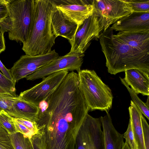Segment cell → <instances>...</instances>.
Segmentation results:
<instances>
[{
    "label": "cell",
    "mask_w": 149,
    "mask_h": 149,
    "mask_svg": "<svg viewBox=\"0 0 149 149\" xmlns=\"http://www.w3.org/2000/svg\"><path fill=\"white\" fill-rule=\"evenodd\" d=\"M10 0H0V3H5L7 4L10 1Z\"/></svg>",
    "instance_id": "37"
},
{
    "label": "cell",
    "mask_w": 149,
    "mask_h": 149,
    "mask_svg": "<svg viewBox=\"0 0 149 149\" xmlns=\"http://www.w3.org/2000/svg\"><path fill=\"white\" fill-rule=\"evenodd\" d=\"M0 70L2 74L7 78L13 81V79L10 69H7L0 60Z\"/></svg>",
    "instance_id": "33"
},
{
    "label": "cell",
    "mask_w": 149,
    "mask_h": 149,
    "mask_svg": "<svg viewBox=\"0 0 149 149\" xmlns=\"http://www.w3.org/2000/svg\"><path fill=\"white\" fill-rule=\"evenodd\" d=\"M0 149H14L9 134L0 126Z\"/></svg>",
    "instance_id": "26"
},
{
    "label": "cell",
    "mask_w": 149,
    "mask_h": 149,
    "mask_svg": "<svg viewBox=\"0 0 149 149\" xmlns=\"http://www.w3.org/2000/svg\"><path fill=\"white\" fill-rule=\"evenodd\" d=\"M110 26L103 30L99 39L109 73L116 75L137 68L149 73V53L132 47L114 36Z\"/></svg>",
    "instance_id": "1"
},
{
    "label": "cell",
    "mask_w": 149,
    "mask_h": 149,
    "mask_svg": "<svg viewBox=\"0 0 149 149\" xmlns=\"http://www.w3.org/2000/svg\"><path fill=\"white\" fill-rule=\"evenodd\" d=\"M59 56L55 49L46 54L32 56L23 55L10 69L15 83L25 78Z\"/></svg>",
    "instance_id": "7"
},
{
    "label": "cell",
    "mask_w": 149,
    "mask_h": 149,
    "mask_svg": "<svg viewBox=\"0 0 149 149\" xmlns=\"http://www.w3.org/2000/svg\"><path fill=\"white\" fill-rule=\"evenodd\" d=\"M16 118H24L36 122L39 112L38 106L26 102L17 96L13 104Z\"/></svg>",
    "instance_id": "18"
},
{
    "label": "cell",
    "mask_w": 149,
    "mask_h": 149,
    "mask_svg": "<svg viewBox=\"0 0 149 149\" xmlns=\"http://www.w3.org/2000/svg\"><path fill=\"white\" fill-rule=\"evenodd\" d=\"M8 15L7 4L0 3V22Z\"/></svg>",
    "instance_id": "32"
},
{
    "label": "cell",
    "mask_w": 149,
    "mask_h": 149,
    "mask_svg": "<svg viewBox=\"0 0 149 149\" xmlns=\"http://www.w3.org/2000/svg\"><path fill=\"white\" fill-rule=\"evenodd\" d=\"M56 8L70 21L81 24L93 13V0H51Z\"/></svg>",
    "instance_id": "10"
},
{
    "label": "cell",
    "mask_w": 149,
    "mask_h": 149,
    "mask_svg": "<svg viewBox=\"0 0 149 149\" xmlns=\"http://www.w3.org/2000/svg\"><path fill=\"white\" fill-rule=\"evenodd\" d=\"M9 135L14 149H33L30 139L22 134L16 132Z\"/></svg>",
    "instance_id": "19"
},
{
    "label": "cell",
    "mask_w": 149,
    "mask_h": 149,
    "mask_svg": "<svg viewBox=\"0 0 149 149\" xmlns=\"http://www.w3.org/2000/svg\"><path fill=\"white\" fill-rule=\"evenodd\" d=\"M34 0H10L7 4L12 23L9 39L24 43L29 37L33 22Z\"/></svg>",
    "instance_id": "4"
},
{
    "label": "cell",
    "mask_w": 149,
    "mask_h": 149,
    "mask_svg": "<svg viewBox=\"0 0 149 149\" xmlns=\"http://www.w3.org/2000/svg\"><path fill=\"white\" fill-rule=\"evenodd\" d=\"M14 120L22 124L26 127L35 134L38 132V130L36 122L31 121L21 118H15L13 117Z\"/></svg>",
    "instance_id": "28"
},
{
    "label": "cell",
    "mask_w": 149,
    "mask_h": 149,
    "mask_svg": "<svg viewBox=\"0 0 149 149\" xmlns=\"http://www.w3.org/2000/svg\"><path fill=\"white\" fill-rule=\"evenodd\" d=\"M5 48L3 34L0 28V54L5 50Z\"/></svg>",
    "instance_id": "34"
},
{
    "label": "cell",
    "mask_w": 149,
    "mask_h": 149,
    "mask_svg": "<svg viewBox=\"0 0 149 149\" xmlns=\"http://www.w3.org/2000/svg\"><path fill=\"white\" fill-rule=\"evenodd\" d=\"M133 12H149V0H124Z\"/></svg>",
    "instance_id": "23"
},
{
    "label": "cell",
    "mask_w": 149,
    "mask_h": 149,
    "mask_svg": "<svg viewBox=\"0 0 149 149\" xmlns=\"http://www.w3.org/2000/svg\"><path fill=\"white\" fill-rule=\"evenodd\" d=\"M109 27L105 18L94 9L92 14L78 26L72 40L69 41L71 48L70 52L84 54L91 41L98 40L100 32Z\"/></svg>",
    "instance_id": "5"
},
{
    "label": "cell",
    "mask_w": 149,
    "mask_h": 149,
    "mask_svg": "<svg viewBox=\"0 0 149 149\" xmlns=\"http://www.w3.org/2000/svg\"><path fill=\"white\" fill-rule=\"evenodd\" d=\"M0 29L2 33L10 31L12 27L11 20L9 17H7L0 22Z\"/></svg>",
    "instance_id": "31"
},
{
    "label": "cell",
    "mask_w": 149,
    "mask_h": 149,
    "mask_svg": "<svg viewBox=\"0 0 149 149\" xmlns=\"http://www.w3.org/2000/svg\"><path fill=\"white\" fill-rule=\"evenodd\" d=\"M13 118V117H12ZM16 132L20 133L26 137L31 139L32 136L35 134L27 129L26 127L20 123H18L13 118Z\"/></svg>",
    "instance_id": "30"
},
{
    "label": "cell",
    "mask_w": 149,
    "mask_h": 149,
    "mask_svg": "<svg viewBox=\"0 0 149 149\" xmlns=\"http://www.w3.org/2000/svg\"><path fill=\"white\" fill-rule=\"evenodd\" d=\"M15 84L13 81L10 80L0 72V87L12 96L16 97V90Z\"/></svg>",
    "instance_id": "24"
},
{
    "label": "cell",
    "mask_w": 149,
    "mask_h": 149,
    "mask_svg": "<svg viewBox=\"0 0 149 149\" xmlns=\"http://www.w3.org/2000/svg\"><path fill=\"white\" fill-rule=\"evenodd\" d=\"M125 72L124 79L128 85L137 94L149 96V73L137 68L127 69Z\"/></svg>",
    "instance_id": "15"
},
{
    "label": "cell",
    "mask_w": 149,
    "mask_h": 149,
    "mask_svg": "<svg viewBox=\"0 0 149 149\" xmlns=\"http://www.w3.org/2000/svg\"><path fill=\"white\" fill-rule=\"evenodd\" d=\"M0 126L6 130L9 134L16 133L12 117L3 110L0 111Z\"/></svg>",
    "instance_id": "21"
},
{
    "label": "cell",
    "mask_w": 149,
    "mask_h": 149,
    "mask_svg": "<svg viewBox=\"0 0 149 149\" xmlns=\"http://www.w3.org/2000/svg\"><path fill=\"white\" fill-rule=\"evenodd\" d=\"M141 122L145 148L149 149V126L142 115L141 116Z\"/></svg>",
    "instance_id": "29"
},
{
    "label": "cell",
    "mask_w": 149,
    "mask_h": 149,
    "mask_svg": "<svg viewBox=\"0 0 149 149\" xmlns=\"http://www.w3.org/2000/svg\"><path fill=\"white\" fill-rule=\"evenodd\" d=\"M122 149H131L129 145L126 142H124Z\"/></svg>",
    "instance_id": "36"
},
{
    "label": "cell",
    "mask_w": 149,
    "mask_h": 149,
    "mask_svg": "<svg viewBox=\"0 0 149 149\" xmlns=\"http://www.w3.org/2000/svg\"><path fill=\"white\" fill-rule=\"evenodd\" d=\"M68 73V71L62 70L44 77L40 83L21 92L18 97L38 106L61 84Z\"/></svg>",
    "instance_id": "8"
},
{
    "label": "cell",
    "mask_w": 149,
    "mask_h": 149,
    "mask_svg": "<svg viewBox=\"0 0 149 149\" xmlns=\"http://www.w3.org/2000/svg\"><path fill=\"white\" fill-rule=\"evenodd\" d=\"M50 1L52 6L51 19L53 34L56 38L61 36L69 41L72 40L77 30V24L68 19Z\"/></svg>",
    "instance_id": "13"
},
{
    "label": "cell",
    "mask_w": 149,
    "mask_h": 149,
    "mask_svg": "<svg viewBox=\"0 0 149 149\" xmlns=\"http://www.w3.org/2000/svg\"><path fill=\"white\" fill-rule=\"evenodd\" d=\"M128 109L130 118L131 120L133 133L138 149H145L141 122L142 114L132 100L131 101L130 105Z\"/></svg>",
    "instance_id": "17"
},
{
    "label": "cell",
    "mask_w": 149,
    "mask_h": 149,
    "mask_svg": "<svg viewBox=\"0 0 149 149\" xmlns=\"http://www.w3.org/2000/svg\"><path fill=\"white\" fill-rule=\"evenodd\" d=\"M50 0H34L33 17L30 32L22 49L26 54L34 56L50 52L56 38L53 34Z\"/></svg>",
    "instance_id": "2"
},
{
    "label": "cell",
    "mask_w": 149,
    "mask_h": 149,
    "mask_svg": "<svg viewBox=\"0 0 149 149\" xmlns=\"http://www.w3.org/2000/svg\"><path fill=\"white\" fill-rule=\"evenodd\" d=\"M113 35L128 45L149 53V31L132 33L119 32Z\"/></svg>",
    "instance_id": "16"
},
{
    "label": "cell",
    "mask_w": 149,
    "mask_h": 149,
    "mask_svg": "<svg viewBox=\"0 0 149 149\" xmlns=\"http://www.w3.org/2000/svg\"><path fill=\"white\" fill-rule=\"evenodd\" d=\"M97 13L107 20L109 26L133 12L124 0H93Z\"/></svg>",
    "instance_id": "11"
},
{
    "label": "cell",
    "mask_w": 149,
    "mask_h": 149,
    "mask_svg": "<svg viewBox=\"0 0 149 149\" xmlns=\"http://www.w3.org/2000/svg\"><path fill=\"white\" fill-rule=\"evenodd\" d=\"M84 56V54L69 52L64 56H59L25 78L27 80L32 81L62 70L78 71L81 70Z\"/></svg>",
    "instance_id": "9"
},
{
    "label": "cell",
    "mask_w": 149,
    "mask_h": 149,
    "mask_svg": "<svg viewBox=\"0 0 149 149\" xmlns=\"http://www.w3.org/2000/svg\"><path fill=\"white\" fill-rule=\"evenodd\" d=\"M33 149H46L44 139L38 132L30 139Z\"/></svg>",
    "instance_id": "27"
},
{
    "label": "cell",
    "mask_w": 149,
    "mask_h": 149,
    "mask_svg": "<svg viewBox=\"0 0 149 149\" xmlns=\"http://www.w3.org/2000/svg\"><path fill=\"white\" fill-rule=\"evenodd\" d=\"M99 118L103 129L104 149H122L124 143L123 134L115 128L109 114L107 113Z\"/></svg>",
    "instance_id": "14"
},
{
    "label": "cell",
    "mask_w": 149,
    "mask_h": 149,
    "mask_svg": "<svg viewBox=\"0 0 149 149\" xmlns=\"http://www.w3.org/2000/svg\"><path fill=\"white\" fill-rule=\"evenodd\" d=\"M121 83L127 89L132 100V101L139 108L142 114L149 120V106L143 102L138 97L135 92L126 83L124 78L120 77Z\"/></svg>",
    "instance_id": "20"
},
{
    "label": "cell",
    "mask_w": 149,
    "mask_h": 149,
    "mask_svg": "<svg viewBox=\"0 0 149 149\" xmlns=\"http://www.w3.org/2000/svg\"><path fill=\"white\" fill-rule=\"evenodd\" d=\"M102 126L100 118L87 113L77 135L74 149H104Z\"/></svg>",
    "instance_id": "6"
},
{
    "label": "cell",
    "mask_w": 149,
    "mask_h": 149,
    "mask_svg": "<svg viewBox=\"0 0 149 149\" xmlns=\"http://www.w3.org/2000/svg\"><path fill=\"white\" fill-rule=\"evenodd\" d=\"M122 33L149 31V12H133L119 20L111 27Z\"/></svg>",
    "instance_id": "12"
},
{
    "label": "cell",
    "mask_w": 149,
    "mask_h": 149,
    "mask_svg": "<svg viewBox=\"0 0 149 149\" xmlns=\"http://www.w3.org/2000/svg\"><path fill=\"white\" fill-rule=\"evenodd\" d=\"M17 97L0 96V111L3 110L10 116L16 118V114L13 109V104Z\"/></svg>",
    "instance_id": "22"
},
{
    "label": "cell",
    "mask_w": 149,
    "mask_h": 149,
    "mask_svg": "<svg viewBox=\"0 0 149 149\" xmlns=\"http://www.w3.org/2000/svg\"><path fill=\"white\" fill-rule=\"evenodd\" d=\"M77 72L79 87L89 111L99 110L109 113L113 98L110 88L94 70H80Z\"/></svg>",
    "instance_id": "3"
},
{
    "label": "cell",
    "mask_w": 149,
    "mask_h": 149,
    "mask_svg": "<svg viewBox=\"0 0 149 149\" xmlns=\"http://www.w3.org/2000/svg\"><path fill=\"white\" fill-rule=\"evenodd\" d=\"M0 96L6 97L13 96L1 87H0Z\"/></svg>",
    "instance_id": "35"
},
{
    "label": "cell",
    "mask_w": 149,
    "mask_h": 149,
    "mask_svg": "<svg viewBox=\"0 0 149 149\" xmlns=\"http://www.w3.org/2000/svg\"><path fill=\"white\" fill-rule=\"evenodd\" d=\"M123 137L131 149H138L133 133L131 120L130 118L127 129L123 134Z\"/></svg>",
    "instance_id": "25"
}]
</instances>
